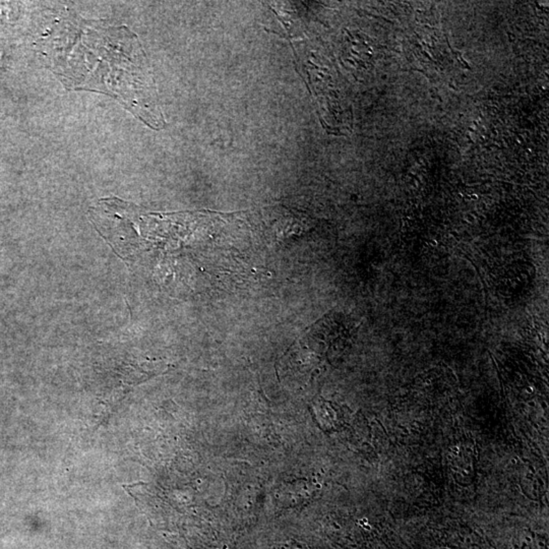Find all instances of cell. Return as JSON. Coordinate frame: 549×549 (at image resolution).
I'll use <instances>...</instances> for the list:
<instances>
[{
  "instance_id": "cell-1",
  "label": "cell",
  "mask_w": 549,
  "mask_h": 549,
  "mask_svg": "<svg viewBox=\"0 0 549 549\" xmlns=\"http://www.w3.org/2000/svg\"><path fill=\"white\" fill-rule=\"evenodd\" d=\"M42 46L53 72L68 90L110 95L150 127H164L147 57L129 29L70 15Z\"/></svg>"
}]
</instances>
